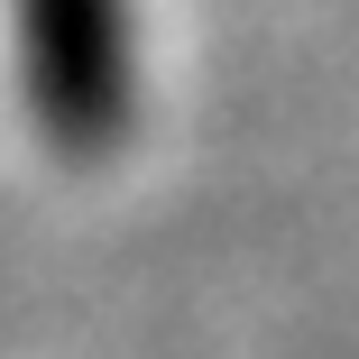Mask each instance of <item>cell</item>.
Wrapping results in <instances>:
<instances>
[{"label":"cell","mask_w":359,"mask_h":359,"mask_svg":"<svg viewBox=\"0 0 359 359\" xmlns=\"http://www.w3.org/2000/svg\"><path fill=\"white\" fill-rule=\"evenodd\" d=\"M19 93L37 138L65 157H111L138 120V19L129 0H10Z\"/></svg>","instance_id":"obj_1"}]
</instances>
